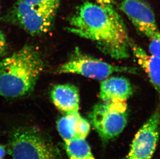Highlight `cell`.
<instances>
[{"label":"cell","mask_w":160,"mask_h":159,"mask_svg":"<svg viewBox=\"0 0 160 159\" xmlns=\"http://www.w3.org/2000/svg\"><path fill=\"white\" fill-rule=\"evenodd\" d=\"M69 23L68 30L92 41L105 55L118 60L130 57L131 40L114 7L86 2L71 16Z\"/></svg>","instance_id":"obj_1"},{"label":"cell","mask_w":160,"mask_h":159,"mask_svg":"<svg viewBox=\"0 0 160 159\" xmlns=\"http://www.w3.org/2000/svg\"><path fill=\"white\" fill-rule=\"evenodd\" d=\"M44 68L39 51L25 46L0 62V96L17 98L30 93Z\"/></svg>","instance_id":"obj_2"},{"label":"cell","mask_w":160,"mask_h":159,"mask_svg":"<svg viewBox=\"0 0 160 159\" xmlns=\"http://www.w3.org/2000/svg\"><path fill=\"white\" fill-rule=\"evenodd\" d=\"M8 152L12 159H58L53 143L33 127H19L12 131Z\"/></svg>","instance_id":"obj_3"},{"label":"cell","mask_w":160,"mask_h":159,"mask_svg":"<svg viewBox=\"0 0 160 159\" xmlns=\"http://www.w3.org/2000/svg\"><path fill=\"white\" fill-rule=\"evenodd\" d=\"M89 117L100 137L104 141H108L119 135L127 125V102L103 101L94 106Z\"/></svg>","instance_id":"obj_4"},{"label":"cell","mask_w":160,"mask_h":159,"mask_svg":"<svg viewBox=\"0 0 160 159\" xmlns=\"http://www.w3.org/2000/svg\"><path fill=\"white\" fill-rule=\"evenodd\" d=\"M136 68L116 66L88 55L76 50L69 60L57 70V73L73 74L93 79L102 80L112 74L124 72L135 74Z\"/></svg>","instance_id":"obj_5"},{"label":"cell","mask_w":160,"mask_h":159,"mask_svg":"<svg viewBox=\"0 0 160 159\" xmlns=\"http://www.w3.org/2000/svg\"><path fill=\"white\" fill-rule=\"evenodd\" d=\"M56 12L38 9L18 0L5 17L6 21L22 27L32 35L48 32Z\"/></svg>","instance_id":"obj_6"},{"label":"cell","mask_w":160,"mask_h":159,"mask_svg":"<svg viewBox=\"0 0 160 159\" xmlns=\"http://www.w3.org/2000/svg\"><path fill=\"white\" fill-rule=\"evenodd\" d=\"M160 125L158 108L136 133L125 159H151L159 140Z\"/></svg>","instance_id":"obj_7"},{"label":"cell","mask_w":160,"mask_h":159,"mask_svg":"<svg viewBox=\"0 0 160 159\" xmlns=\"http://www.w3.org/2000/svg\"><path fill=\"white\" fill-rule=\"evenodd\" d=\"M119 9L128 17L136 30L151 39L160 33L154 12L142 0H123Z\"/></svg>","instance_id":"obj_8"},{"label":"cell","mask_w":160,"mask_h":159,"mask_svg":"<svg viewBox=\"0 0 160 159\" xmlns=\"http://www.w3.org/2000/svg\"><path fill=\"white\" fill-rule=\"evenodd\" d=\"M90 124L79 113L65 114L57 123L58 131L64 142L86 139L90 130Z\"/></svg>","instance_id":"obj_9"},{"label":"cell","mask_w":160,"mask_h":159,"mask_svg":"<svg viewBox=\"0 0 160 159\" xmlns=\"http://www.w3.org/2000/svg\"><path fill=\"white\" fill-rule=\"evenodd\" d=\"M133 93L131 83L124 77L107 78L100 84V99L105 102L126 101Z\"/></svg>","instance_id":"obj_10"},{"label":"cell","mask_w":160,"mask_h":159,"mask_svg":"<svg viewBox=\"0 0 160 159\" xmlns=\"http://www.w3.org/2000/svg\"><path fill=\"white\" fill-rule=\"evenodd\" d=\"M51 98L55 106L65 114L79 112L80 97L77 87L72 84H59L53 87Z\"/></svg>","instance_id":"obj_11"},{"label":"cell","mask_w":160,"mask_h":159,"mask_svg":"<svg viewBox=\"0 0 160 159\" xmlns=\"http://www.w3.org/2000/svg\"><path fill=\"white\" fill-rule=\"evenodd\" d=\"M131 49L138 63L147 74L151 84L160 97V59L148 55L139 46L131 41Z\"/></svg>","instance_id":"obj_12"},{"label":"cell","mask_w":160,"mask_h":159,"mask_svg":"<svg viewBox=\"0 0 160 159\" xmlns=\"http://www.w3.org/2000/svg\"><path fill=\"white\" fill-rule=\"evenodd\" d=\"M65 149L70 159H95L86 139L65 143Z\"/></svg>","instance_id":"obj_13"},{"label":"cell","mask_w":160,"mask_h":159,"mask_svg":"<svg viewBox=\"0 0 160 159\" xmlns=\"http://www.w3.org/2000/svg\"><path fill=\"white\" fill-rule=\"evenodd\" d=\"M38 9L57 12L60 0H22Z\"/></svg>","instance_id":"obj_14"},{"label":"cell","mask_w":160,"mask_h":159,"mask_svg":"<svg viewBox=\"0 0 160 159\" xmlns=\"http://www.w3.org/2000/svg\"><path fill=\"white\" fill-rule=\"evenodd\" d=\"M150 40L149 50L150 54L160 59V32Z\"/></svg>","instance_id":"obj_15"},{"label":"cell","mask_w":160,"mask_h":159,"mask_svg":"<svg viewBox=\"0 0 160 159\" xmlns=\"http://www.w3.org/2000/svg\"><path fill=\"white\" fill-rule=\"evenodd\" d=\"M7 44L4 35L0 31V56H3L6 52Z\"/></svg>","instance_id":"obj_16"},{"label":"cell","mask_w":160,"mask_h":159,"mask_svg":"<svg viewBox=\"0 0 160 159\" xmlns=\"http://www.w3.org/2000/svg\"><path fill=\"white\" fill-rule=\"evenodd\" d=\"M95 3L107 8H113L116 0H93Z\"/></svg>","instance_id":"obj_17"},{"label":"cell","mask_w":160,"mask_h":159,"mask_svg":"<svg viewBox=\"0 0 160 159\" xmlns=\"http://www.w3.org/2000/svg\"><path fill=\"white\" fill-rule=\"evenodd\" d=\"M6 155V147L0 144V159H3Z\"/></svg>","instance_id":"obj_18"}]
</instances>
